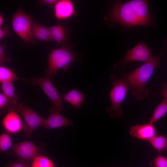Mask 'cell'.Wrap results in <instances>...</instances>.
<instances>
[{
  "label": "cell",
  "mask_w": 167,
  "mask_h": 167,
  "mask_svg": "<svg viewBox=\"0 0 167 167\" xmlns=\"http://www.w3.org/2000/svg\"><path fill=\"white\" fill-rule=\"evenodd\" d=\"M13 144L10 133L5 132L0 135V151L3 152L11 148Z\"/></svg>",
  "instance_id": "obj_23"
},
{
  "label": "cell",
  "mask_w": 167,
  "mask_h": 167,
  "mask_svg": "<svg viewBox=\"0 0 167 167\" xmlns=\"http://www.w3.org/2000/svg\"><path fill=\"white\" fill-rule=\"evenodd\" d=\"M62 98L77 109L81 108L85 101L84 94L77 90L74 89L62 94Z\"/></svg>",
  "instance_id": "obj_17"
},
{
  "label": "cell",
  "mask_w": 167,
  "mask_h": 167,
  "mask_svg": "<svg viewBox=\"0 0 167 167\" xmlns=\"http://www.w3.org/2000/svg\"><path fill=\"white\" fill-rule=\"evenodd\" d=\"M162 49L156 56L144 62L136 69L128 73H123L120 77L126 83L129 90L133 97L139 101L145 99L149 93L145 87L154 71L160 64V58L164 49Z\"/></svg>",
  "instance_id": "obj_1"
},
{
  "label": "cell",
  "mask_w": 167,
  "mask_h": 167,
  "mask_svg": "<svg viewBox=\"0 0 167 167\" xmlns=\"http://www.w3.org/2000/svg\"><path fill=\"white\" fill-rule=\"evenodd\" d=\"M54 12L58 20L68 19L76 14L73 3L70 0H58L54 6Z\"/></svg>",
  "instance_id": "obj_12"
},
{
  "label": "cell",
  "mask_w": 167,
  "mask_h": 167,
  "mask_svg": "<svg viewBox=\"0 0 167 167\" xmlns=\"http://www.w3.org/2000/svg\"><path fill=\"white\" fill-rule=\"evenodd\" d=\"M159 84L163 87L162 89H158V92L154 93V96H157L159 95L163 96L164 97L167 98V82H160Z\"/></svg>",
  "instance_id": "obj_27"
},
{
  "label": "cell",
  "mask_w": 167,
  "mask_h": 167,
  "mask_svg": "<svg viewBox=\"0 0 167 167\" xmlns=\"http://www.w3.org/2000/svg\"><path fill=\"white\" fill-rule=\"evenodd\" d=\"M130 2L137 12L142 26H150L153 21L149 15L147 1L144 0H132Z\"/></svg>",
  "instance_id": "obj_15"
},
{
  "label": "cell",
  "mask_w": 167,
  "mask_h": 167,
  "mask_svg": "<svg viewBox=\"0 0 167 167\" xmlns=\"http://www.w3.org/2000/svg\"><path fill=\"white\" fill-rule=\"evenodd\" d=\"M16 106L14 111L20 113L24 119L23 129L24 134L27 136H30L35 129L44 125L45 119L28 107L22 103H19Z\"/></svg>",
  "instance_id": "obj_6"
},
{
  "label": "cell",
  "mask_w": 167,
  "mask_h": 167,
  "mask_svg": "<svg viewBox=\"0 0 167 167\" xmlns=\"http://www.w3.org/2000/svg\"><path fill=\"white\" fill-rule=\"evenodd\" d=\"M57 0H43L40 1V3L41 4L49 6H52L57 2Z\"/></svg>",
  "instance_id": "obj_30"
},
{
  "label": "cell",
  "mask_w": 167,
  "mask_h": 167,
  "mask_svg": "<svg viewBox=\"0 0 167 167\" xmlns=\"http://www.w3.org/2000/svg\"><path fill=\"white\" fill-rule=\"evenodd\" d=\"M4 21V16L2 13L0 14V27H1L3 24Z\"/></svg>",
  "instance_id": "obj_31"
},
{
  "label": "cell",
  "mask_w": 167,
  "mask_h": 167,
  "mask_svg": "<svg viewBox=\"0 0 167 167\" xmlns=\"http://www.w3.org/2000/svg\"><path fill=\"white\" fill-rule=\"evenodd\" d=\"M28 80L32 85L40 87L56 108L60 112L64 111L62 96L49 78L46 76L35 77L27 79Z\"/></svg>",
  "instance_id": "obj_8"
},
{
  "label": "cell",
  "mask_w": 167,
  "mask_h": 167,
  "mask_svg": "<svg viewBox=\"0 0 167 167\" xmlns=\"http://www.w3.org/2000/svg\"><path fill=\"white\" fill-rule=\"evenodd\" d=\"M153 163L155 167H167V158L159 155L155 159Z\"/></svg>",
  "instance_id": "obj_25"
},
{
  "label": "cell",
  "mask_w": 167,
  "mask_h": 167,
  "mask_svg": "<svg viewBox=\"0 0 167 167\" xmlns=\"http://www.w3.org/2000/svg\"><path fill=\"white\" fill-rule=\"evenodd\" d=\"M10 100L3 93H0V109L2 114L6 111Z\"/></svg>",
  "instance_id": "obj_24"
},
{
  "label": "cell",
  "mask_w": 167,
  "mask_h": 167,
  "mask_svg": "<svg viewBox=\"0 0 167 167\" xmlns=\"http://www.w3.org/2000/svg\"><path fill=\"white\" fill-rule=\"evenodd\" d=\"M106 18L111 23L125 27L142 26L137 12L130 1L114 4L108 12Z\"/></svg>",
  "instance_id": "obj_3"
},
{
  "label": "cell",
  "mask_w": 167,
  "mask_h": 167,
  "mask_svg": "<svg viewBox=\"0 0 167 167\" xmlns=\"http://www.w3.org/2000/svg\"><path fill=\"white\" fill-rule=\"evenodd\" d=\"M110 78L113 86L109 94L111 105L107 109L106 111L112 118H118L123 115L121 105L126 97L129 88L126 81L117 74H112Z\"/></svg>",
  "instance_id": "obj_4"
},
{
  "label": "cell",
  "mask_w": 167,
  "mask_h": 167,
  "mask_svg": "<svg viewBox=\"0 0 167 167\" xmlns=\"http://www.w3.org/2000/svg\"><path fill=\"white\" fill-rule=\"evenodd\" d=\"M153 56L150 49L143 41L127 51L123 58L113 66L115 69H122L126 67L130 62L140 61L145 62Z\"/></svg>",
  "instance_id": "obj_7"
},
{
  "label": "cell",
  "mask_w": 167,
  "mask_h": 167,
  "mask_svg": "<svg viewBox=\"0 0 167 167\" xmlns=\"http://www.w3.org/2000/svg\"><path fill=\"white\" fill-rule=\"evenodd\" d=\"M20 79L16 76L10 68L0 66V82L2 83L6 81H12Z\"/></svg>",
  "instance_id": "obj_22"
},
{
  "label": "cell",
  "mask_w": 167,
  "mask_h": 167,
  "mask_svg": "<svg viewBox=\"0 0 167 167\" xmlns=\"http://www.w3.org/2000/svg\"><path fill=\"white\" fill-rule=\"evenodd\" d=\"M52 40L58 45L66 44L70 39V30L66 24L58 23L49 27Z\"/></svg>",
  "instance_id": "obj_14"
},
{
  "label": "cell",
  "mask_w": 167,
  "mask_h": 167,
  "mask_svg": "<svg viewBox=\"0 0 167 167\" xmlns=\"http://www.w3.org/2000/svg\"><path fill=\"white\" fill-rule=\"evenodd\" d=\"M7 167H31L28 161L20 159L10 164Z\"/></svg>",
  "instance_id": "obj_28"
},
{
  "label": "cell",
  "mask_w": 167,
  "mask_h": 167,
  "mask_svg": "<svg viewBox=\"0 0 167 167\" xmlns=\"http://www.w3.org/2000/svg\"><path fill=\"white\" fill-rule=\"evenodd\" d=\"M50 114L45 120L43 126L47 129H56L66 126L73 125V122L63 116L55 106L49 108Z\"/></svg>",
  "instance_id": "obj_10"
},
{
  "label": "cell",
  "mask_w": 167,
  "mask_h": 167,
  "mask_svg": "<svg viewBox=\"0 0 167 167\" xmlns=\"http://www.w3.org/2000/svg\"><path fill=\"white\" fill-rule=\"evenodd\" d=\"M32 29L33 37L35 41H48L52 40L49 28L35 22L33 19Z\"/></svg>",
  "instance_id": "obj_16"
},
{
  "label": "cell",
  "mask_w": 167,
  "mask_h": 167,
  "mask_svg": "<svg viewBox=\"0 0 167 167\" xmlns=\"http://www.w3.org/2000/svg\"><path fill=\"white\" fill-rule=\"evenodd\" d=\"M148 141L158 152L167 150V138L164 135L155 136Z\"/></svg>",
  "instance_id": "obj_19"
},
{
  "label": "cell",
  "mask_w": 167,
  "mask_h": 167,
  "mask_svg": "<svg viewBox=\"0 0 167 167\" xmlns=\"http://www.w3.org/2000/svg\"><path fill=\"white\" fill-rule=\"evenodd\" d=\"M17 113L14 111H8L2 120L3 127L10 134H16L23 129V123Z\"/></svg>",
  "instance_id": "obj_11"
},
{
  "label": "cell",
  "mask_w": 167,
  "mask_h": 167,
  "mask_svg": "<svg viewBox=\"0 0 167 167\" xmlns=\"http://www.w3.org/2000/svg\"><path fill=\"white\" fill-rule=\"evenodd\" d=\"M32 18L23 10L19 9L11 18L13 29L18 36L26 44L31 45L35 43L32 33Z\"/></svg>",
  "instance_id": "obj_5"
},
{
  "label": "cell",
  "mask_w": 167,
  "mask_h": 167,
  "mask_svg": "<svg viewBox=\"0 0 167 167\" xmlns=\"http://www.w3.org/2000/svg\"><path fill=\"white\" fill-rule=\"evenodd\" d=\"M1 83V88L3 93L12 101H17L19 97L15 93L12 81H6Z\"/></svg>",
  "instance_id": "obj_20"
},
{
  "label": "cell",
  "mask_w": 167,
  "mask_h": 167,
  "mask_svg": "<svg viewBox=\"0 0 167 167\" xmlns=\"http://www.w3.org/2000/svg\"><path fill=\"white\" fill-rule=\"evenodd\" d=\"M167 113V98L164 97L162 101L155 109L148 122L153 124L157 122Z\"/></svg>",
  "instance_id": "obj_18"
},
{
  "label": "cell",
  "mask_w": 167,
  "mask_h": 167,
  "mask_svg": "<svg viewBox=\"0 0 167 167\" xmlns=\"http://www.w3.org/2000/svg\"><path fill=\"white\" fill-rule=\"evenodd\" d=\"M156 131L152 124L148 122L142 125L137 124L131 126L129 134L137 139L149 141L155 136Z\"/></svg>",
  "instance_id": "obj_13"
},
{
  "label": "cell",
  "mask_w": 167,
  "mask_h": 167,
  "mask_svg": "<svg viewBox=\"0 0 167 167\" xmlns=\"http://www.w3.org/2000/svg\"><path fill=\"white\" fill-rule=\"evenodd\" d=\"M9 30L6 27L0 28V40H1L6 37L9 34Z\"/></svg>",
  "instance_id": "obj_29"
},
{
  "label": "cell",
  "mask_w": 167,
  "mask_h": 167,
  "mask_svg": "<svg viewBox=\"0 0 167 167\" xmlns=\"http://www.w3.org/2000/svg\"><path fill=\"white\" fill-rule=\"evenodd\" d=\"M79 60L78 55L70 46L66 44L53 49L48 58V68L45 73V76L49 79L53 78L60 70L67 71L71 63Z\"/></svg>",
  "instance_id": "obj_2"
},
{
  "label": "cell",
  "mask_w": 167,
  "mask_h": 167,
  "mask_svg": "<svg viewBox=\"0 0 167 167\" xmlns=\"http://www.w3.org/2000/svg\"><path fill=\"white\" fill-rule=\"evenodd\" d=\"M12 154L20 159L29 161L38 155V148L32 142L26 140L13 144L11 148Z\"/></svg>",
  "instance_id": "obj_9"
},
{
  "label": "cell",
  "mask_w": 167,
  "mask_h": 167,
  "mask_svg": "<svg viewBox=\"0 0 167 167\" xmlns=\"http://www.w3.org/2000/svg\"><path fill=\"white\" fill-rule=\"evenodd\" d=\"M11 61L10 58L5 52V47L3 45H0V64L2 66L6 63L10 62Z\"/></svg>",
  "instance_id": "obj_26"
},
{
  "label": "cell",
  "mask_w": 167,
  "mask_h": 167,
  "mask_svg": "<svg viewBox=\"0 0 167 167\" xmlns=\"http://www.w3.org/2000/svg\"><path fill=\"white\" fill-rule=\"evenodd\" d=\"M31 167H55L53 161L49 158L37 155L32 161Z\"/></svg>",
  "instance_id": "obj_21"
}]
</instances>
